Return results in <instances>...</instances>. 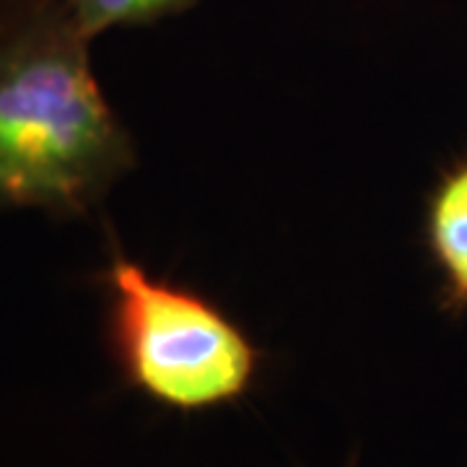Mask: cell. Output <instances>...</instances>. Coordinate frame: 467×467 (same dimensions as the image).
<instances>
[{
	"mask_svg": "<svg viewBox=\"0 0 467 467\" xmlns=\"http://www.w3.org/2000/svg\"><path fill=\"white\" fill-rule=\"evenodd\" d=\"M42 0H0V29L11 21H16L18 16H24L26 11L36 8Z\"/></svg>",
	"mask_w": 467,
	"mask_h": 467,
	"instance_id": "cell-5",
	"label": "cell"
},
{
	"mask_svg": "<svg viewBox=\"0 0 467 467\" xmlns=\"http://www.w3.org/2000/svg\"><path fill=\"white\" fill-rule=\"evenodd\" d=\"M112 234L97 284L107 296V343L122 382L180 416L247 400L263 377L265 350L216 301L153 275Z\"/></svg>",
	"mask_w": 467,
	"mask_h": 467,
	"instance_id": "cell-2",
	"label": "cell"
},
{
	"mask_svg": "<svg viewBox=\"0 0 467 467\" xmlns=\"http://www.w3.org/2000/svg\"><path fill=\"white\" fill-rule=\"evenodd\" d=\"M423 244L439 278V309L467 315V153L451 159L429 190Z\"/></svg>",
	"mask_w": 467,
	"mask_h": 467,
	"instance_id": "cell-3",
	"label": "cell"
},
{
	"mask_svg": "<svg viewBox=\"0 0 467 467\" xmlns=\"http://www.w3.org/2000/svg\"><path fill=\"white\" fill-rule=\"evenodd\" d=\"M67 16L91 42L112 29L153 26L159 21L182 16L201 0H60Z\"/></svg>",
	"mask_w": 467,
	"mask_h": 467,
	"instance_id": "cell-4",
	"label": "cell"
},
{
	"mask_svg": "<svg viewBox=\"0 0 467 467\" xmlns=\"http://www.w3.org/2000/svg\"><path fill=\"white\" fill-rule=\"evenodd\" d=\"M135 143L101 91L91 39L60 0L0 29V208L84 218L128 171Z\"/></svg>",
	"mask_w": 467,
	"mask_h": 467,
	"instance_id": "cell-1",
	"label": "cell"
},
{
	"mask_svg": "<svg viewBox=\"0 0 467 467\" xmlns=\"http://www.w3.org/2000/svg\"><path fill=\"white\" fill-rule=\"evenodd\" d=\"M348 467H353V465H348Z\"/></svg>",
	"mask_w": 467,
	"mask_h": 467,
	"instance_id": "cell-6",
	"label": "cell"
}]
</instances>
